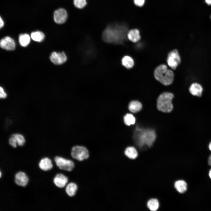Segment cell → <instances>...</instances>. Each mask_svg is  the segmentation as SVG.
I'll return each mask as SVG.
<instances>
[{
	"label": "cell",
	"mask_w": 211,
	"mask_h": 211,
	"mask_svg": "<svg viewBox=\"0 0 211 211\" xmlns=\"http://www.w3.org/2000/svg\"><path fill=\"white\" fill-rule=\"evenodd\" d=\"M145 0H134V3L135 5L138 6H142L145 3Z\"/></svg>",
	"instance_id": "27"
},
{
	"label": "cell",
	"mask_w": 211,
	"mask_h": 211,
	"mask_svg": "<svg viewBox=\"0 0 211 211\" xmlns=\"http://www.w3.org/2000/svg\"><path fill=\"white\" fill-rule=\"evenodd\" d=\"M67 17L66 11L62 8H59L55 11L54 13V19L58 24H62L66 21Z\"/></svg>",
	"instance_id": "12"
},
{
	"label": "cell",
	"mask_w": 211,
	"mask_h": 211,
	"mask_svg": "<svg viewBox=\"0 0 211 211\" xmlns=\"http://www.w3.org/2000/svg\"><path fill=\"white\" fill-rule=\"evenodd\" d=\"M56 166L60 170L70 172L74 168L75 164L72 160L56 156L54 159Z\"/></svg>",
	"instance_id": "6"
},
{
	"label": "cell",
	"mask_w": 211,
	"mask_h": 211,
	"mask_svg": "<svg viewBox=\"0 0 211 211\" xmlns=\"http://www.w3.org/2000/svg\"><path fill=\"white\" fill-rule=\"evenodd\" d=\"M208 164L211 166V155L209 156L208 161Z\"/></svg>",
	"instance_id": "31"
},
{
	"label": "cell",
	"mask_w": 211,
	"mask_h": 211,
	"mask_svg": "<svg viewBox=\"0 0 211 211\" xmlns=\"http://www.w3.org/2000/svg\"><path fill=\"white\" fill-rule=\"evenodd\" d=\"M209 148L210 150L211 151V142L209 144Z\"/></svg>",
	"instance_id": "32"
},
{
	"label": "cell",
	"mask_w": 211,
	"mask_h": 211,
	"mask_svg": "<svg viewBox=\"0 0 211 211\" xmlns=\"http://www.w3.org/2000/svg\"><path fill=\"white\" fill-rule=\"evenodd\" d=\"M142 108L141 103L137 101H134L130 102L128 106L129 110L133 113L139 112L141 110Z\"/></svg>",
	"instance_id": "21"
},
{
	"label": "cell",
	"mask_w": 211,
	"mask_h": 211,
	"mask_svg": "<svg viewBox=\"0 0 211 211\" xmlns=\"http://www.w3.org/2000/svg\"><path fill=\"white\" fill-rule=\"evenodd\" d=\"M0 45L2 48L8 50L15 49L16 45L14 40L9 37H6L0 41Z\"/></svg>",
	"instance_id": "13"
},
{
	"label": "cell",
	"mask_w": 211,
	"mask_h": 211,
	"mask_svg": "<svg viewBox=\"0 0 211 211\" xmlns=\"http://www.w3.org/2000/svg\"><path fill=\"white\" fill-rule=\"evenodd\" d=\"M210 18L211 19V16H210Z\"/></svg>",
	"instance_id": "34"
},
{
	"label": "cell",
	"mask_w": 211,
	"mask_h": 211,
	"mask_svg": "<svg viewBox=\"0 0 211 211\" xmlns=\"http://www.w3.org/2000/svg\"><path fill=\"white\" fill-rule=\"evenodd\" d=\"M14 180L15 183L18 186L25 187L29 182V178L25 172L19 171L14 175Z\"/></svg>",
	"instance_id": "9"
},
{
	"label": "cell",
	"mask_w": 211,
	"mask_h": 211,
	"mask_svg": "<svg viewBox=\"0 0 211 211\" xmlns=\"http://www.w3.org/2000/svg\"><path fill=\"white\" fill-rule=\"evenodd\" d=\"M38 166L42 170L47 171L50 170L53 168V164L50 158L45 157L41 159L38 163Z\"/></svg>",
	"instance_id": "14"
},
{
	"label": "cell",
	"mask_w": 211,
	"mask_h": 211,
	"mask_svg": "<svg viewBox=\"0 0 211 211\" xmlns=\"http://www.w3.org/2000/svg\"><path fill=\"white\" fill-rule=\"evenodd\" d=\"M7 96L6 93L4 91L3 88L0 87V97L1 98H5Z\"/></svg>",
	"instance_id": "28"
},
{
	"label": "cell",
	"mask_w": 211,
	"mask_h": 211,
	"mask_svg": "<svg viewBox=\"0 0 211 211\" xmlns=\"http://www.w3.org/2000/svg\"><path fill=\"white\" fill-rule=\"evenodd\" d=\"M31 36L33 40L38 42L42 41L45 38V35L44 33L40 31L32 32L31 33Z\"/></svg>",
	"instance_id": "24"
},
{
	"label": "cell",
	"mask_w": 211,
	"mask_h": 211,
	"mask_svg": "<svg viewBox=\"0 0 211 211\" xmlns=\"http://www.w3.org/2000/svg\"><path fill=\"white\" fill-rule=\"evenodd\" d=\"M125 25H115L108 27L103 31L102 38L105 42L120 44L124 40L127 28Z\"/></svg>",
	"instance_id": "1"
},
{
	"label": "cell",
	"mask_w": 211,
	"mask_h": 211,
	"mask_svg": "<svg viewBox=\"0 0 211 211\" xmlns=\"http://www.w3.org/2000/svg\"><path fill=\"white\" fill-rule=\"evenodd\" d=\"M127 36L130 40L134 43L138 42L141 38L139 32L136 29L130 30L127 32Z\"/></svg>",
	"instance_id": "17"
},
{
	"label": "cell",
	"mask_w": 211,
	"mask_h": 211,
	"mask_svg": "<svg viewBox=\"0 0 211 211\" xmlns=\"http://www.w3.org/2000/svg\"><path fill=\"white\" fill-rule=\"evenodd\" d=\"M69 182L68 177L63 173H57L54 177L53 182L56 186L59 188H63Z\"/></svg>",
	"instance_id": "10"
},
{
	"label": "cell",
	"mask_w": 211,
	"mask_h": 211,
	"mask_svg": "<svg viewBox=\"0 0 211 211\" xmlns=\"http://www.w3.org/2000/svg\"><path fill=\"white\" fill-rule=\"evenodd\" d=\"M209 176H210V178L211 179V170H210V171H209Z\"/></svg>",
	"instance_id": "33"
},
{
	"label": "cell",
	"mask_w": 211,
	"mask_h": 211,
	"mask_svg": "<svg viewBox=\"0 0 211 211\" xmlns=\"http://www.w3.org/2000/svg\"><path fill=\"white\" fill-rule=\"evenodd\" d=\"M154 75L156 80L165 85L171 84L173 81V72L164 64L160 65L155 69Z\"/></svg>",
	"instance_id": "2"
},
{
	"label": "cell",
	"mask_w": 211,
	"mask_h": 211,
	"mask_svg": "<svg viewBox=\"0 0 211 211\" xmlns=\"http://www.w3.org/2000/svg\"><path fill=\"white\" fill-rule=\"evenodd\" d=\"M51 61L55 64L60 65L64 63L67 60V57L64 52H52L50 57Z\"/></svg>",
	"instance_id": "11"
},
{
	"label": "cell",
	"mask_w": 211,
	"mask_h": 211,
	"mask_svg": "<svg viewBox=\"0 0 211 211\" xmlns=\"http://www.w3.org/2000/svg\"><path fill=\"white\" fill-rule=\"evenodd\" d=\"M0 28H1L2 27L4 24V22L3 20L2 19L1 17H0Z\"/></svg>",
	"instance_id": "29"
},
{
	"label": "cell",
	"mask_w": 211,
	"mask_h": 211,
	"mask_svg": "<svg viewBox=\"0 0 211 211\" xmlns=\"http://www.w3.org/2000/svg\"><path fill=\"white\" fill-rule=\"evenodd\" d=\"M78 190V186L74 182H70L68 183L65 188V191L69 197L75 196Z\"/></svg>",
	"instance_id": "16"
},
{
	"label": "cell",
	"mask_w": 211,
	"mask_h": 211,
	"mask_svg": "<svg viewBox=\"0 0 211 211\" xmlns=\"http://www.w3.org/2000/svg\"><path fill=\"white\" fill-rule=\"evenodd\" d=\"M174 97L173 93L164 92L160 95L157 101V107L160 111L165 113L171 112L173 108L172 101Z\"/></svg>",
	"instance_id": "3"
},
{
	"label": "cell",
	"mask_w": 211,
	"mask_h": 211,
	"mask_svg": "<svg viewBox=\"0 0 211 211\" xmlns=\"http://www.w3.org/2000/svg\"><path fill=\"white\" fill-rule=\"evenodd\" d=\"M181 58L178 50L174 49L168 54L167 62L169 66L173 69H175L181 62Z\"/></svg>",
	"instance_id": "7"
},
{
	"label": "cell",
	"mask_w": 211,
	"mask_h": 211,
	"mask_svg": "<svg viewBox=\"0 0 211 211\" xmlns=\"http://www.w3.org/2000/svg\"><path fill=\"white\" fill-rule=\"evenodd\" d=\"M8 143L13 148H16L17 146L22 147L26 142L25 138L23 135L20 133H15L12 134L9 137Z\"/></svg>",
	"instance_id": "8"
},
{
	"label": "cell",
	"mask_w": 211,
	"mask_h": 211,
	"mask_svg": "<svg viewBox=\"0 0 211 211\" xmlns=\"http://www.w3.org/2000/svg\"><path fill=\"white\" fill-rule=\"evenodd\" d=\"M73 2L74 6L79 8H83L87 4L86 0H74Z\"/></svg>",
	"instance_id": "26"
},
{
	"label": "cell",
	"mask_w": 211,
	"mask_h": 211,
	"mask_svg": "<svg viewBox=\"0 0 211 211\" xmlns=\"http://www.w3.org/2000/svg\"><path fill=\"white\" fill-rule=\"evenodd\" d=\"M174 186L177 191L181 193H184L187 189V183L183 180L176 181L174 183Z\"/></svg>",
	"instance_id": "20"
},
{
	"label": "cell",
	"mask_w": 211,
	"mask_h": 211,
	"mask_svg": "<svg viewBox=\"0 0 211 211\" xmlns=\"http://www.w3.org/2000/svg\"><path fill=\"white\" fill-rule=\"evenodd\" d=\"M19 41L21 45L23 47H26L30 42V37L27 34H21L19 36Z\"/></svg>",
	"instance_id": "23"
},
{
	"label": "cell",
	"mask_w": 211,
	"mask_h": 211,
	"mask_svg": "<svg viewBox=\"0 0 211 211\" xmlns=\"http://www.w3.org/2000/svg\"><path fill=\"white\" fill-rule=\"evenodd\" d=\"M125 155L128 158L131 159H135L137 158L138 153L136 148L133 147H127L124 152Z\"/></svg>",
	"instance_id": "18"
},
{
	"label": "cell",
	"mask_w": 211,
	"mask_h": 211,
	"mask_svg": "<svg viewBox=\"0 0 211 211\" xmlns=\"http://www.w3.org/2000/svg\"><path fill=\"white\" fill-rule=\"evenodd\" d=\"M124 121L125 124L130 126L134 124L135 122V118L132 114L128 113L124 116Z\"/></svg>",
	"instance_id": "25"
},
{
	"label": "cell",
	"mask_w": 211,
	"mask_h": 211,
	"mask_svg": "<svg viewBox=\"0 0 211 211\" xmlns=\"http://www.w3.org/2000/svg\"><path fill=\"white\" fill-rule=\"evenodd\" d=\"M121 62L122 65L128 69L133 67L134 64L133 59L129 56H124L122 59Z\"/></svg>",
	"instance_id": "22"
},
{
	"label": "cell",
	"mask_w": 211,
	"mask_h": 211,
	"mask_svg": "<svg viewBox=\"0 0 211 211\" xmlns=\"http://www.w3.org/2000/svg\"><path fill=\"white\" fill-rule=\"evenodd\" d=\"M189 90L192 95L200 97L202 95L203 89L200 84L195 82L191 84L189 87Z\"/></svg>",
	"instance_id": "15"
},
{
	"label": "cell",
	"mask_w": 211,
	"mask_h": 211,
	"mask_svg": "<svg viewBox=\"0 0 211 211\" xmlns=\"http://www.w3.org/2000/svg\"><path fill=\"white\" fill-rule=\"evenodd\" d=\"M71 155L73 159L83 161L88 159L90 156L89 151L85 147L75 145L71 149Z\"/></svg>",
	"instance_id": "5"
},
{
	"label": "cell",
	"mask_w": 211,
	"mask_h": 211,
	"mask_svg": "<svg viewBox=\"0 0 211 211\" xmlns=\"http://www.w3.org/2000/svg\"><path fill=\"white\" fill-rule=\"evenodd\" d=\"M205 3L208 5H211V0H205Z\"/></svg>",
	"instance_id": "30"
},
{
	"label": "cell",
	"mask_w": 211,
	"mask_h": 211,
	"mask_svg": "<svg viewBox=\"0 0 211 211\" xmlns=\"http://www.w3.org/2000/svg\"><path fill=\"white\" fill-rule=\"evenodd\" d=\"M137 135V143L139 147L146 144L150 147L156 137L155 132L151 130H139Z\"/></svg>",
	"instance_id": "4"
},
{
	"label": "cell",
	"mask_w": 211,
	"mask_h": 211,
	"mask_svg": "<svg viewBox=\"0 0 211 211\" xmlns=\"http://www.w3.org/2000/svg\"><path fill=\"white\" fill-rule=\"evenodd\" d=\"M148 209L151 211H157L160 206L159 200L156 198H152L149 200L147 203Z\"/></svg>",
	"instance_id": "19"
}]
</instances>
